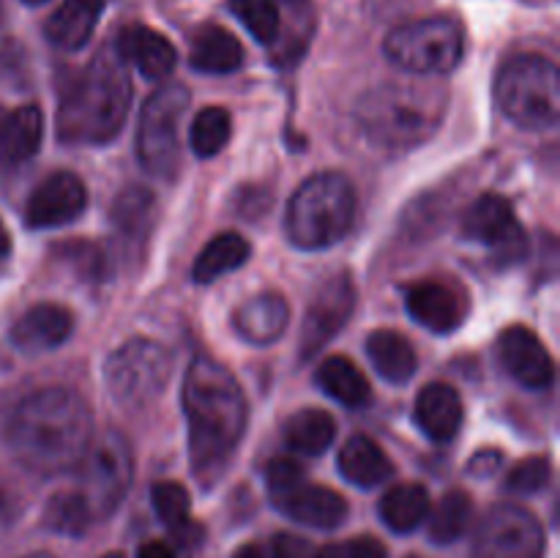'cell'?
Returning <instances> with one entry per match:
<instances>
[{"instance_id": "obj_30", "label": "cell", "mask_w": 560, "mask_h": 558, "mask_svg": "<svg viewBox=\"0 0 560 558\" xmlns=\"http://www.w3.org/2000/svg\"><path fill=\"white\" fill-rule=\"evenodd\" d=\"M334 435H337V421L320 408L299 410L284 425V443L290 452L304 454V457H317L326 452L334 443Z\"/></svg>"}, {"instance_id": "obj_20", "label": "cell", "mask_w": 560, "mask_h": 558, "mask_svg": "<svg viewBox=\"0 0 560 558\" xmlns=\"http://www.w3.org/2000/svg\"><path fill=\"white\" fill-rule=\"evenodd\" d=\"M115 53H118L120 60L135 63V69L145 80H164L175 69V60H178V53H175L173 44L162 33L145 25L124 27Z\"/></svg>"}, {"instance_id": "obj_12", "label": "cell", "mask_w": 560, "mask_h": 558, "mask_svg": "<svg viewBox=\"0 0 560 558\" xmlns=\"http://www.w3.org/2000/svg\"><path fill=\"white\" fill-rule=\"evenodd\" d=\"M463 235L487 246L495 266H512L528 252V239L514 219L512 202L501 195H481L463 217Z\"/></svg>"}, {"instance_id": "obj_1", "label": "cell", "mask_w": 560, "mask_h": 558, "mask_svg": "<svg viewBox=\"0 0 560 558\" xmlns=\"http://www.w3.org/2000/svg\"><path fill=\"white\" fill-rule=\"evenodd\" d=\"M5 438L27 470L63 474L82 463L93 443V414L69 388H42L16 405Z\"/></svg>"}, {"instance_id": "obj_17", "label": "cell", "mask_w": 560, "mask_h": 558, "mask_svg": "<svg viewBox=\"0 0 560 558\" xmlns=\"http://www.w3.org/2000/svg\"><path fill=\"white\" fill-rule=\"evenodd\" d=\"M408 312L419 326L435 334H448L465 321L463 293L446 282H419L408 290Z\"/></svg>"}, {"instance_id": "obj_47", "label": "cell", "mask_w": 560, "mask_h": 558, "mask_svg": "<svg viewBox=\"0 0 560 558\" xmlns=\"http://www.w3.org/2000/svg\"><path fill=\"white\" fill-rule=\"evenodd\" d=\"M284 3H288L290 9H304V5L310 3V0H284Z\"/></svg>"}, {"instance_id": "obj_13", "label": "cell", "mask_w": 560, "mask_h": 558, "mask_svg": "<svg viewBox=\"0 0 560 558\" xmlns=\"http://www.w3.org/2000/svg\"><path fill=\"white\" fill-rule=\"evenodd\" d=\"M355 310V284L348 274L328 279L312 299L301 326V361H312L350 321Z\"/></svg>"}, {"instance_id": "obj_40", "label": "cell", "mask_w": 560, "mask_h": 558, "mask_svg": "<svg viewBox=\"0 0 560 558\" xmlns=\"http://www.w3.org/2000/svg\"><path fill=\"white\" fill-rule=\"evenodd\" d=\"M268 490H271V496H279V492L290 490V487H295L299 481H304V468H301L295 460L290 457H277L271 465H268Z\"/></svg>"}, {"instance_id": "obj_50", "label": "cell", "mask_w": 560, "mask_h": 558, "mask_svg": "<svg viewBox=\"0 0 560 558\" xmlns=\"http://www.w3.org/2000/svg\"><path fill=\"white\" fill-rule=\"evenodd\" d=\"M102 558H126L124 553H107V556H102Z\"/></svg>"}, {"instance_id": "obj_36", "label": "cell", "mask_w": 560, "mask_h": 558, "mask_svg": "<svg viewBox=\"0 0 560 558\" xmlns=\"http://www.w3.org/2000/svg\"><path fill=\"white\" fill-rule=\"evenodd\" d=\"M230 11L260 44H273L279 38L282 16L277 0H230Z\"/></svg>"}, {"instance_id": "obj_25", "label": "cell", "mask_w": 560, "mask_h": 558, "mask_svg": "<svg viewBox=\"0 0 560 558\" xmlns=\"http://www.w3.org/2000/svg\"><path fill=\"white\" fill-rule=\"evenodd\" d=\"M339 470L355 487H377L394 474V463L372 438L353 435L339 452Z\"/></svg>"}, {"instance_id": "obj_29", "label": "cell", "mask_w": 560, "mask_h": 558, "mask_svg": "<svg viewBox=\"0 0 560 558\" xmlns=\"http://www.w3.org/2000/svg\"><path fill=\"white\" fill-rule=\"evenodd\" d=\"M317 383H320V388L328 397L342 403L345 408H364L372 397L364 372L348 356H328L317 367Z\"/></svg>"}, {"instance_id": "obj_4", "label": "cell", "mask_w": 560, "mask_h": 558, "mask_svg": "<svg viewBox=\"0 0 560 558\" xmlns=\"http://www.w3.org/2000/svg\"><path fill=\"white\" fill-rule=\"evenodd\" d=\"M448 96L438 88L386 82L364 93L355 120L366 140L383 151H410L430 140L443 124Z\"/></svg>"}, {"instance_id": "obj_42", "label": "cell", "mask_w": 560, "mask_h": 558, "mask_svg": "<svg viewBox=\"0 0 560 558\" xmlns=\"http://www.w3.org/2000/svg\"><path fill=\"white\" fill-rule=\"evenodd\" d=\"M186 547H180L178 542H164V539H151L137 550V558H189L186 556Z\"/></svg>"}, {"instance_id": "obj_2", "label": "cell", "mask_w": 560, "mask_h": 558, "mask_svg": "<svg viewBox=\"0 0 560 558\" xmlns=\"http://www.w3.org/2000/svg\"><path fill=\"white\" fill-rule=\"evenodd\" d=\"M184 410L189 421V452L195 474L211 485L228 468L230 454L244 438L246 397L238 381L219 361L200 356L189 364L184 381Z\"/></svg>"}, {"instance_id": "obj_21", "label": "cell", "mask_w": 560, "mask_h": 558, "mask_svg": "<svg viewBox=\"0 0 560 558\" xmlns=\"http://www.w3.org/2000/svg\"><path fill=\"white\" fill-rule=\"evenodd\" d=\"M465 419L463 397L448 383H430L416 397V425L430 441L446 443L457 438Z\"/></svg>"}, {"instance_id": "obj_38", "label": "cell", "mask_w": 560, "mask_h": 558, "mask_svg": "<svg viewBox=\"0 0 560 558\" xmlns=\"http://www.w3.org/2000/svg\"><path fill=\"white\" fill-rule=\"evenodd\" d=\"M386 545L375 536H353V539L334 542L323 547L320 558H386Z\"/></svg>"}, {"instance_id": "obj_19", "label": "cell", "mask_w": 560, "mask_h": 558, "mask_svg": "<svg viewBox=\"0 0 560 558\" xmlns=\"http://www.w3.org/2000/svg\"><path fill=\"white\" fill-rule=\"evenodd\" d=\"M74 332V315L60 304H36L14 323L11 339L22 353H44L63 345Z\"/></svg>"}, {"instance_id": "obj_11", "label": "cell", "mask_w": 560, "mask_h": 558, "mask_svg": "<svg viewBox=\"0 0 560 558\" xmlns=\"http://www.w3.org/2000/svg\"><path fill=\"white\" fill-rule=\"evenodd\" d=\"M545 531L528 509L501 503L476 528L474 558H541Z\"/></svg>"}, {"instance_id": "obj_23", "label": "cell", "mask_w": 560, "mask_h": 558, "mask_svg": "<svg viewBox=\"0 0 560 558\" xmlns=\"http://www.w3.org/2000/svg\"><path fill=\"white\" fill-rule=\"evenodd\" d=\"M102 11L104 0H63L49 14L47 25H44V36L52 47L66 49V53L82 49L91 42Z\"/></svg>"}, {"instance_id": "obj_7", "label": "cell", "mask_w": 560, "mask_h": 558, "mask_svg": "<svg viewBox=\"0 0 560 558\" xmlns=\"http://www.w3.org/2000/svg\"><path fill=\"white\" fill-rule=\"evenodd\" d=\"M383 53L410 74H448L463 60L465 33L452 16H424L394 27L383 42Z\"/></svg>"}, {"instance_id": "obj_14", "label": "cell", "mask_w": 560, "mask_h": 558, "mask_svg": "<svg viewBox=\"0 0 560 558\" xmlns=\"http://www.w3.org/2000/svg\"><path fill=\"white\" fill-rule=\"evenodd\" d=\"M85 184L74 173H52L33 189L25 208V222L31 228L47 230L69 224L85 211Z\"/></svg>"}, {"instance_id": "obj_31", "label": "cell", "mask_w": 560, "mask_h": 558, "mask_svg": "<svg viewBox=\"0 0 560 558\" xmlns=\"http://www.w3.org/2000/svg\"><path fill=\"white\" fill-rule=\"evenodd\" d=\"M249 241L238 233H219L217 239L208 241L202 246V252L197 255L195 266H191V279L200 284L213 282L219 279L222 274L233 271V268L244 266L249 260Z\"/></svg>"}, {"instance_id": "obj_46", "label": "cell", "mask_w": 560, "mask_h": 558, "mask_svg": "<svg viewBox=\"0 0 560 558\" xmlns=\"http://www.w3.org/2000/svg\"><path fill=\"white\" fill-rule=\"evenodd\" d=\"M11 249V239H9V230H5V224L0 222V260H3L5 255H9Z\"/></svg>"}, {"instance_id": "obj_5", "label": "cell", "mask_w": 560, "mask_h": 558, "mask_svg": "<svg viewBox=\"0 0 560 558\" xmlns=\"http://www.w3.org/2000/svg\"><path fill=\"white\" fill-rule=\"evenodd\" d=\"M353 219V184L342 173H317L290 197L284 228L301 249H326L348 235Z\"/></svg>"}, {"instance_id": "obj_28", "label": "cell", "mask_w": 560, "mask_h": 558, "mask_svg": "<svg viewBox=\"0 0 560 558\" xmlns=\"http://www.w3.org/2000/svg\"><path fill=\"white\" fill-rule=\"evenodd\" d=\"M430 492L424 485H397L381 498V520L394 531V534H410L419 528L430 514Z\"/></svg>"}, {"instance_id": "obj_32", "label": "cell", "mask_w": 560, "mask_h": 558, "mask_svg": "<svg viewBox=\"0 0 560 558\" xmlns=\"http://www.w3.org/2000/svg\"><path fill=\"white\" fill-rule=\"evenodd\" d=\"M109 219H113V228L120 239L142 241L151 233L153 219H156V200L142 186H129L115 197Z\"/></svg>"}, {"instance_id": "obj_16", "label": "cell", "mask_w": 560, "mask_h": 558, "mask_svg": "<svg viewBox=\"0 0 560 558\" xmlns=\"http://www.w3.org/2000/svg\"><path fill=\"white\" fill-rule=\"evenodd\" d=\"M273 503L282 514L301 525H312V528H337L348 518V501L339 496L331 487L310 485V481H299L290 490L271 496Z\"/></svg>"}, {"instance_id": "obj_10", "label": "cell", "mask_w": 560, "mask_h": 558, "mask_svg": "<svg viewBox=\"0 0 560 558\" xmlns=\"http://www.w3.org/2000/svg\"><path fill=\"white\" fill-rule=\"evenodd\" d=\"M82 496L91 503L93 518H107L129 492L135 476L131 446L118 432H104L82 457Z\"/></svg>"}, {"instance_id": "obj_26", "label": "cell", "mask_w": 560, "mask_h": 558, "mask_svg": "<svg viewBox=\"0 0 560 558\" xmlns=\"http://www.w3.org/2000/svg\"><path fill=\"white\" fill-rule=\"evenodd\" d=\"M191 66L202 74H230L244 63V47L230 31L219 25H206L191 42Z\"/></svg>"}, {"instance_id": "obj_44", "label": "cell", "mask_w": 560, "mask_h": 558, "mask_svg": "<svg viewBox=\"0 0 560 558\" xmlns=\"http://www.w3.org/2000/svg\"><path fill=\"white\" fill-rule=\"evenodd\" d=\"M11 514H14V496H11L9 485H5L3 476H0V523H5Z\"/></svg>"}, {"instance_id": "obj_9", "label": "cell", "mask_w": 560, "mask_h": 558, "mask_svg": "<svg viewBox=\"0 0 560 558\" xmlns=\"http://www.w3.org/2000/svg\"><path fill=\"white\" fill-rule=\"evenodd\" d=\"M170 377V353L153 339H129L109 353L104 383L124 408H145L162 394Z\"/></svg>"}, {"instance_id": "obj_18", "label": "cell", "mask_w": 560, "mask_h": 558, "mask_svg": "<svg viewBox=\"0 0 560 558\" xmlns=\"http://www.w3.org/2000/svg\"><path fill=\"white\" fill-rule=\"evenodd\" d=\"M44 115L36 104H25L0 118V175L14 173L42 148Z\"/></svg>"}, {"instance_id": "obj_35", "label": "cell", "mask_w": 560, "mask_h": 558, "mask_svg": "<svg viewBox=\"0 0 560 558\" xmlns=\"http://www.w3.org/2000/svg\"><path fill=\"white\" fill-rule=\"evenodd\" d=\"M230 135H233V120H230L228 109L206 107L202 113H197L195 120H191V151L202 159L217 156V153L228 146Z\"/></svg>"}, {"instance_id": "obj_34", "label": "cell", "mask_w": 560, "mask_h": 558, "mask_svg": "<svg viewBox=\"0 0 560 558\" xmlns=\"http://www.w3.org/2000/svg\"><path fill=\"white\" fill-rule=\"evenodd\" d=\"M91 503L85 501L80 490L77 492H58L47 501V509H44V525L55 534L63 536H82L93 523Z\"/></svg>"}, {"instance_id": "obj_49", "label": "cell", "mask_w": 560, "mask_h": 558, "mask_svg": "<svg viewBox=\"0 0 560 558\" xmlns=\"http://www.w3.org/2000/svg\"><path fill=\"white\" fill-rule=\"evenodd\" d=\"M22 3H27V5H42V3H47V0H22Z\"/></svg>"}, {"instance_id": "obj_15", "label": "cell", "mask_w": 560, "mask_h": 558, "mask_svg": "<svg viewBox=\"0 0 560 558\" xmlns=\"http://www.w3.org/2000/svg\"><path fill=\"white\" fill-rule=\"evenodd\" d=\"M498 350L509 375L525 388H547L556 377L552 356L528 326H509L498 339Z\"/></svg>"}, {"instance_id": "obj_45", "label": "cell", "mask_w": 560, "mask_h": 558, "mask_svg": "<svg viewBox=\"0 0 560 558\" xmlns=\"http://www.w3.org/2000/svg\"><path fill=\"white\" fill-rule=\"evenodd\" d=\"M233 558H266V553H262L260 545H244L235 550Z\"/></svg>"}, {"instance_id": "obj_6", "label": "cell", "mask_w": 560, "mask_h": 558, "mask_svg": "<svg viewBox=\"0 0 560 558\" xmlns=\"http://www.w3.org/2000/svg\"><path fill=\"white\" fill-rule=\"evenodd\" d=\"M501 113L523 129H550L560 118V74L541 55H517L495 77Z\"/></svg>"}, {"instance_id": "obj_48", "label": "cell", "mask_w": 560, "mask_h": 558, "mask_svg": "<svg viewBox=\"0 0 560 558\" xmlns=\"http://www.w3.org/2000/svg\"><path fill=\"white\" fill-rule=\"evenodd\" d=\"M25 558H55V556H49V553H31V556Z\"/></svg>"}, {"instance_id": "obj_41", "label": "cell", "mask_w": 560, "mask_h": 558, "mask_svg": "<svg viewBox=\"0 0 560 558\" xmlns=\"http://www.w3.org/2000/svg\"><path fill=\"white\" fill-rule=\"evenodd\" d=\"M273 558H320V550L310 539L295 534H277L273 536Z\"/></svg>"}, {"instance_id": "obj_22", "label": "cell", "mask_w": 560, "mask_h": 558, "mask_svg": "<svg viewBox=\"0 0 560 558\" xmlns=\"http://www.w3.org/2000/svg\"><path fill=\"white\" fill-rule=\"evenodd\" d=\"M290 323V306L279 293H257L233 312V326L246 342L271 345Z\"/></svg>"}, {"instance_id": "obj_39", "label": "cell", "mask_w": 560, "mask_h": 558, "mask_svg": "<svg viewBox=\"0 0 560 558\" xmlns=\"http://www.w3.org/2000/svg\"><path fill=\"white\" fill-rule=\"evenodd\" d=\"M60 257L74 266L80 277H107L104 268V255L93 244H69L60 249Z\"/></svg>"}, {"instance_id": "obj_27", "label": "cell", "mask_w": 560, "mask_h": 558, "mask_svg": "<svg viewBox=\"0 0 560 558\" xmlns=\"http://www.w3.org/2000/svg\"><path fill=\"white\" fill-rule=\"evenodd\" d=\"M151 501L153 509H156V518L173 531L175 542L180 547L189 550L191 545L202 539L200 525L191 523L189 518V492H186L184 485H178V481H159L151 490Z\"/></svg>"}, {"instance_id": "obj_37", "label": "cell", "mask_w": 560, "mask_h": 558, "mask_svg": "<svg viewBox=\"0 0 560 558\" xmlns=\"http://www.w3.org/2000/svg\"><path fill=\"white\" fill-rule=\"evenodd\" d=\"M552 465L550 460L536 454V457H525L523 463H517V468L509 474L506 490L512 496H534V492L545 490L547 481H550Z\"/></svg>"}, {"instance_id": "obj_3", "label": "cell", "mask_w": 560, "mask_h": 558, "mask_svg": "<svg viewBox=\"0 0 560 558\" xmlns=\"http://www.w3.org/2000/svg\"><path fill=\"white\" fill-rule=\"evenodd\" d=\"M126 60L98 53L60 93L58 137L69 146H104L115 140L131 102Z\"/></svg>"}, {"instance_id": "obj_33", "label": "cell", "mask_w": 560, "mask_h": 558, "mask_svg": "<svg viewBox=\"0 0 560 558\" xmlns=\"http://www.w3.org/2000/svg\"><path fill=\"white\" fill-rule=\"evenodd\" d=\"M427 518H430V539L435 545H452L468 531L474 518V498L465 490H448Z\"/></svg>"}, {"instance_id": "obj_8", "label": "cell", "mask_w": 560, "mask_h": 558, "mask_svg": "<svg viewBox=\"0 0 560 558\" xmlns=\"http://www.w3.org/2000/svg\"><path fill=\"white\" fill-rule=\"evenodd\" d=\"M189 107L184 85H162L142 104L137 126V159L156 178H170L180 164V120Z\"/></svg>"}, {"instance_id": "obj_24", "label": "cell", "mask_w": 560, "mask_h": 558, "mask_svg": "<svg viewBox=\"0 0 560 558\" xmlns=\"http://www.w3.org/2000/svg\"><path fill=\"white\" fill-rule=\"evenodd\" d=\"M366 353H370L377 375L392 383H408L416 375V367H419V356H416L410 339L402 337L399 332H392V328L372 332L370 339H366Z\"/></svg>"}, {"instance_id": "obj_43", "label": "cell", "mask_w": 560, "mask_h": 558, "mask_svg": "<svg viewBox=\"0 0 560 558\" xmlns=\"http://www.w3.org/2000/svg\"><path fill=\"white\" fill-rule=\"evenodd\" d=\"M498 465H501V452H479L474 457V463H470V470H476L479 476H487Z\"/></svg>"}]
</instances>
